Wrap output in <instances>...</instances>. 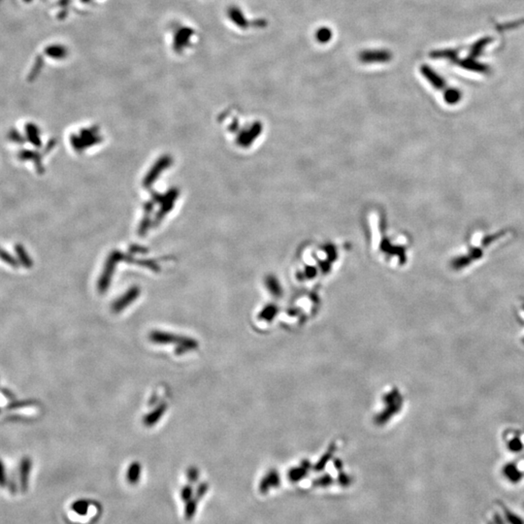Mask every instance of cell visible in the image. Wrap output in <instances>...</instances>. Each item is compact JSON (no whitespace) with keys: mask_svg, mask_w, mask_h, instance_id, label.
<instances>
[{"mask_svg":"<svg viewBox=\"0 0 524 524\" xmlns=\"http://www.w3.org/2000/svg\"><path fill=\"white\" fill-rule=\"evenodd\" d=\"M228 16L231 19L232 22L237 26H239L240 28H247L249 26V23L246 20L243 13L241 12L238 8L231 7L228 10Z\"/></svg>","mask_w":524,"mask_h":524,"instance_id":"cell-8","label":"cell"},{"mask_svg":"<svg viewBox=\"0 0 524 524\" xmlns=\"http://www.w3.org/2000/svg\"><path fill=\"white\" fill-rule=\"evenodd\" d=\"M193 34V30L189 29V28H183L179 30L178 34L176 35V39H175V48L177 50L182 49L183 48V46L186 45V43L188 42V38Z\"/></svg>","mask_w":524,"mask_h":524,"instance_id":"cell-9","label":"cell"},{"mask_svg":"<svg viewBox=\"0 0 524 524\" xmlns=\"http://www.w3.org/2000/svg\"><path fill=\"white\" fill-rule=\"evenodd\" d=\"M1 393H2V394H3L7 399H9V400H12V401L16 400V395L13 393L12 390H10L9 389H7V388L2 389V390H1Z\"/></svg>","mask_w":524,"mask_h":524,"instance_id":"cell-21","label":"cell"},{"mask_svg":"<svg viewBox=\"0 0 524 524\" xmlns=\"http://www.w3.org/2000/svg\"><path fill=\"white\" fill-rule=\"evenodd\" d=\"M193 495H194V489L193 487L190 485H187V486H184L182 490H181V498L183 501H184L185 503L187 501H189L190 499H193Z\"/></svg>","mask_w":524,"mask_h":524,"instance_id":"cell-17","label":"cell"},{"mask_svg":"<svg viewBox=\"0 0 524 524\" xmlns=\"http://www.w3.org/2000/svg\"><path fill=\"white\" fill-rule=\"evenodd\" d=\"M504 475H506V478L513 484L518 483L522 478V474L518 471V469L513 464L506 465V467L504 468Z\"/></svg>","mask_w":524,"mask_h":524,"instance_id":"cell-10","label":"cell"},{"mask_svg":"<svg viewBox=\"0 0 524 524\" xmlns=\"http://www.w3.org/2000/svg\"><path fill=\"white\" fill-rule=\"evenodd\" d=\"M7 484H8V477H7V474H6L5 465L2 462V460L0 459V488L6 487Z\"/></svg>","mask_w":524,"mask_h":524,"instance_id":"cell-19","label":"cell"},{"mask_svg":"<svg viewBox=\"0 0 524 524\" xmlns=\"http://www.w3.org/2000/svg\"><path fill=\"white\" fill-rule=\"evenodd\" d=\"M139 293L140 292L138 289H131L129 292H127L123 296L120 297L114 302V304L112 305V312L114 314H119L122 312L126 307H128L138 298Z\"/></svg>","mask_w":524,"mask_h":524,"instance_id":"cell-4","label":"cell"},{"mask_svg":"<svg viewBox=\"0 0 524 524\" xmlns=\"http://www.w3.org/2000/svg\"><path fill=\"white\" fill-rule=\"evenodd\" d=\"M494 524H504L502 518L500 517L499 514H495L494 515Z\"/></svg>","mask_w":524,"mask_h":524,"instance_id":"cell-22","label":"cell"},{"mask_svg":"<svg viewBox=\"0 0 524 524\" xmlns=\"http://www.w3.org/2000/svg\"><path fill=\"white\" fill-rule=\"evenodd\" d=\"M141 464L139 462H132L129 465L127 471H126V480L128 484L134 486L137 485L140 477H141Z\"/></svg>","mask_w":524,"mask_h":524,"instance_id":"cell-7","label":"cell"},{"mask_svg":"<svg viewBox=\"0 0 524 524\" xmlns=\"http://www.w3.org/2000/svg\"><path fill=\"white\" fill-rule=\"evenodd\" d=\"M36 401L34 400H14L12 402L9 403L7 406H6V409L7 410H17V409H21V408H26V407H32V406H35L37 405Z\"/></svg>","mask_w":524,"mask_h":524,"instance_id":"cell-12","label":"cell"},{"mask_svg":"<svg viewBox=\"0 0 524 524\" xmlns=\"http://www.w3.org/2000/svg\"><path fill=\"white\" fill-rule=\"evenodd\" d=\"M197 509V499H190L186 502L185 508H184V517L187 520H190L195 516V512Z\"/></svg>","mask_w":524,"mask_h":524,"instance_id":"cell-14","label":"cell"},{"mask_svg":"<svg viewBox=\"0 0 524 524\" xmlns=\"http://www.w3.org/2000/svg\"><path fill=\"white\" fill-rule=\"evenodd\" d=\"M88 506L89 504L86 500H77L72 503L71 509L79 515H85L88 511Z\"/></svg>","mask_w":524,"mask_h":524,"instance_id":"cell-11","label":"cell"},{"mask_svg":"<svg viewBox=\"0 0 524 524\" xmlns=\"http://www.w3.org/2000/svg\"><path fill=\"white\" fill-rule=\"evenodd\" d=\"M32 468L30 457L25 456L19 465V486L22 492H26L29 485V477Z\"/></svg>","mask_w":524,"mask_h":524,"instance_id":"cell-3","label":"cell"},{"mask_svg":"<svg viewBox=\"0 0 524 524\" xmlns=\"http://www.w3.org/2000/svg\"><path fill=\"white\" fill-rule=\"evenodd\" d=\"M359 61L362 63H385L392 59V54L388 50H366L359 54Z\"/></svg>","mask_w":524,"mask_h":524,"instance_id":"cell-2","label":"cell"},{"mask_svg":"<svg viewBox=\"0 0 524 524\" xmlns=\"http://www.w3.org/2000/svg\"><path fill=\"white\" fill-rule=\"evenodd\" d=\"M9 490L12 494H15L17 491H18V487H17V482L15 481L14 477H11V479L8 480V484H7Z\"/></svg>","mask_w":524,"mask_h":524,"instance_id":"cell-20","label":"cell"},{"mask_svg":"<svg viewBox=\"0 0 524 524\" xmlns=\"http://www.w3.org/2000/svg\"><path fill=\"white\" fill-rule=\"evenodd\" d=\"M316 38L319 43H327L332 38V31L328 27H320L319 29H317Z\"/></svg>","mask_w":524,"mask_h":524,"instance_id":"cell-13","label":"cell"},{"mask_svg":"<svg viewBox=\"0 0 524 524\" xmlns=\"http://www.w3.org/2000/svg\"><path fill=\"white\" fill-rule=\"evenodd\" d=\"M149 339L154 344L177 345L176 354L179 355L184 354L190 351H195L198 348V343L195 341V339L183 336H177L172 333L162 332L158 330L152 331L149 335Z\"/></svg>","mask_w":524,"mask_h":524,"instance_id":"cell-1","label":"cell"},{"mask_svg":"<svg viewBox=\"0 0 524 524\" xmlns=\"http://www.w3.org/2000/svg\"><path fill=\"white\" fill-rule=\"evenodd\" d=\"M186 478L190 484L197 483L199 479V470L196 467H189L186 471Z\"/></svg>","mask_w":524,"mask_h":524,"instance_id":"cell-16","label":"cell"},{"mask_svg":"<svg viewBox=\"0 0 524 524\" xmlns=\"http://www.w3.org/2000/svg\"><path fill=\"white\" fill-rule=\"evenodd\" d=\"M420 70H421L422 75H424L427 81L431 85H433L434 87H436L437 89H443V87L445 86V82L438 74L435 73L430 67H428L426 65L421 66Z\"/></svg>","mask_w":524,"mask_h":524,"instance_id":"cell-6","label":"cell"},{"mask_svg":"<svg viewBox=\"0 0 524 524\" xmlns=\"http://www.w3.org/2000/svg\"><path fill=\"white\" fill-rule=\"evenodd\" d=\"M504 511H505V516L508 520V522L510 524H524V521L516 514H514L513 512L507 510L504 508Z\"/></svg>","mask_w":524,"mask_h":524,"instance_id":"cell-15","label":"cell"},{"mask_svg":"<svg viewBox=\"0 0 524 524\" xmlns=\"http://www.w3.org/2000/svg\"><path fill=\"white\" fill-rule=\"evenodd\" d=\"M166 408H167L166 404H164V403L159 404L155 410H153L151 413H149L144 416V418H143L144 425L147 427H151L155 425L156 423H158L160 420V418L163 416V414H165Z\"/></svg>","mask_w":524,"mask_h":524,"instance_id":"cell-5","label":"cell"},{"mask_svg":"<svg viewBox=\"0 0 524 524\" xmlns=\"http://www.w3.org/2000/svg\"><path fill=\"white\" fill-rule=\"evenodd\" d=\"M208 489H209V485L207 483H201L197 487V489L195 490V499H201L207 493Z\"/></svg>","mask_w":524,"mask_h":524,"instance_id":"cell-18","label":"cell"}]
</instances>
